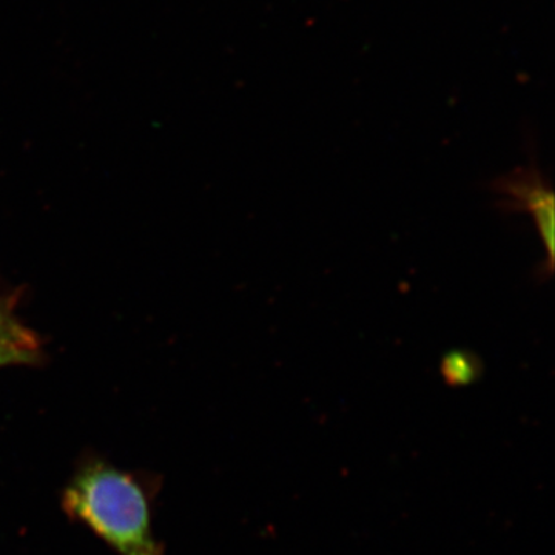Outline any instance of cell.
Listing matches in <instances>:
<instances>
[{
    "label": "cell",
    "instance_id": "6da1fadb",
    "mask_svg": "<svg viewBox=\"0 0 555 555\" xmlns=\"http://www.w3.org/2000/svg\"><path fill=\"white\" fill-rule=\"evenodd\" d=\"M62 509L118 555H164L153 535L149 489L133 474L87 460L62 492Z\"/></svg>",
    "mask_w": 555,
    "mask_h": 555
},
{
    "label": "cell",
    "instance_id": "7a4b0ae2",
    "mask_svg": "<svg viewBox=\"0 0 555 555\" xmlns=\"http://www.w3.org/2000/svg\"><path fill=\"white\" fill-rule=\"evenodd\" d=\"M488 189L499 196L496 207L500 210L505 214H528L534 221L546 254L537 275L545 283L554 275L555 264V196L550 178L545 171L539 169L535 158H532L526 166H518L509 173L492 179Z\"/></svg>",
    "mask_w": 555,
    "mask_h": 555
},
{
    "label": "cell",
    "instance_id": "3957f363",
    "mask_svg": "<svg viewBox=\"0 0 555 555\" xmlns=\"http://www.w3.org/2000/svg\"><path fill=\"white\" fill-rule=\"evenodd\" d=\"M483 360L473 350L455 349L443 356L440 374L449 386H469L483 375Z\"/></svg>",
    "mask_w": 555,
    "mask_h": 555
},
{
    "label": "cell",
    "instance_id": "277c9868",
    "mask_svg": "<svg viewBox=\"0 0 555 555\" xmlns=\"http://www.w3.org/2000/svg\"><path fill=\"white\" fill-rule=\"evenodd\" d=\"M0 347L36 353L39 349L38 337L13 317L10 309L0 301Z\"/></svg>",
    "mask_w": 555,
    "mask_h": 555
},
{
    "label": "cell",
    "instance_id": "5b68a950",
    "mask_svg": "<svg viewBox=\"0 0 555 555\" xmlns=\"http://www.w3.org/2000/svg\"><path fill=\"white\" fill-rule=\"evenodd\" d=\"M36 358H38V353L21 352V350L2 349L0 347V369L35 363Z\"/></svg>",
    "mask_w": 555,
    "mask_h": 555
}]
</instances>
